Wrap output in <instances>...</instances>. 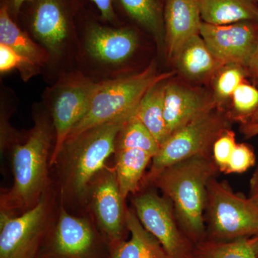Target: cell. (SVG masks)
Here are the masks:
<instances>
[{"label": "cell", "mask_w": 258, "mask_h": 258, "mask_svg": "<svg viewBox=\"0 0 258 258\" xmlns=\"http://www.w3.org/2000/svg\"><path fill=\"white\" fill-rule=\"evenodd\" d=\"M218 172L212 156H204L171 164L151 179L170 200L181 230L195 244L207 238L208 185Z\"/></svg>", "instance_id": "6da1fadb"}, {"label": "cell", "mask_w": 258, "mask_h": 258, "mask_svg": "<svg viewBox=\"0 0 258 258\" xmlns=\"http://www.w3.org/2000/svg\"><path fill=\"white\" fill-rule=\"evenodd\" d=\"M172 75V72L158 74L155 64L152 63L139 74L100 83L88 113L71 131L66 143L88 129L135 111L149 89Z\"/></svg>", "instance_id": "7a4b0ae2"}, {"label": "cell", "mask_w": 258, "mask_h": 258, "mask_svg": "<svg viewBox=\"0 0 258 258\" xmlns=\"http://www.w3.org/2000/svg\"><path fill=\"white\" fill-rule=\"evenodd\" d=\"M205 219L207 237L210 240L231 241L258 237L257 205L216 177L208 185Z\"/></svg>", "instance_id": "3957f363"}, {"label": "cell", "mask_w": 258, "mask_h": 258, "mask_svg": "<svg viewBox=\"0 0 258 258\" xmlns=\"http://www.w3.org/2000/svg\"><path fill=\"white\" fill-rule=\"evenodd\" d=\"M136 111L88 129L64 144L62 152H67L68 172L75 192L84 193L88 183L115 152L117 137Z\"/></svg>", "instance_id": "277c9868"}, {"label": "cell", "mask_w": 258, "mask_h": 258, "mask_svg": "<svg viewBox=\"0 0 258 258\" xmlns=\"http://www.w3.org/2000/svg\"><path fill=\"white\" fill-rule=\"evenodd\" d=\"M214 110L178 129L161 144L152 161L150 179L164 168L179 161L195 157L212 156L214 144L230 129V120L227 117Z\"/></svg>", "instance_id": "5b68a950"}, {"label": "cell", "mask_w": 258, "mask_h": 258, "mask_svg": "<svg viewBox=\"0 0 258 258\" xmlns=\"http://www.w3.org/2000/svg\"><path fill=\"white\" fill-rule=\"evenodd\" d=\"M52 136L46 123H37L27 142L15 146L13 164L14 185L8 198L16 207L35 205L45 187Z\"/></svg>", "instance_id": "8992f818"}, {"label": "cell", "mask_w": 258, "mask_h": 258, "mask_svg": "<svg viewBox=\"0 0 258 258\" xmlns=\"http://www.w3.org/2000/svg\"><path fill=\"white\" fill-rule=\"evenodd\" d=\"M100 83L81 74L68 75L52 91V115L55 130V147L50 164H55L63 150L73 128L88 113Z\"/></svg>", "instance_id": "52a82bcc"}, {"label": "cell", "mask_w": 258, "mask_h": 258, "mask_svg": "<svg viewBox=\"0 0 258 258\" xmlns=\"http://www.w3.org/2000/svg\"><path fill=\"white\" fill-rule=\"evenodd\" d=\"M139 221L158 241L166 258H193V242L185 235L172 203L164 196L149 191L133 200Z\"/></svg>", "instance_id": "ba28073f"}, {"label": "cell", "mask_w": 258, "mask_h": 258, "mask_svg": "<svg viewBox=\"0 0 258 258\" xmlns=\"http://www.w3.org/2000/svg\"><path fill=\"white\" fill-rule=\"evenodd\" d=\"M200 35L222 67L238 66L247 69L257 46L258 22L221 25L203 23Z\"/></svg>", "instance_id": "9c48e42d"}, {"label": "cell", "mask_w": 258, "mask_h": 258, "mask_svg": "<svg viewBox=\"0 0 258 258\" xmlns=\"http://www.w3.org/2000/svg\"><path fill=\"white\" fill-rule=\"evenodd\" d=\"M46 203L40 198L18 217L1 212L0 258H34L39 247L46 216Z\"/></svg>", "instance_id": "30bf717a"}, {"label": "cell", "mask_w": 258, "mask_h": 258, "mask_svg": "<svg viewBox=\"0 0 258 258\" xmlns=\"http://www.w3.org/2000/svg\"><path fill=\"white\" fill-rule=\"evenodd\" d=\"M139 38L130 29H114L93 25L88 29L85 47L93 60L108 66L128 60L137 50Z\"/></svg>", "instance_id": "8fae6325"}, {"label": "cell", "mask_w": 258, "mask_h": 258, "mask_svg": "<svg viewBox=\"0 0 258 258\" xmlns=\"http://www.w3.org/2000/svg\"><path fill=\"white\" fill-rule=\"evenodd\" d=\"M31 30L49 54L61 55L70 37L69 18L62 0H36Z\"/></svg>", "instance_id": "7c38bea8"}, {"label": "cell", "mask_w": 258, "mask_h": 258, "mask_svg": "<svg viewBox=\"0 0 258 258\" xmlns=\"http://www.w3.org/2000/svg\"><path fill=\"white\" fill-rule=\"evenodd\" d=\"M215 99L174 81H167L164 95V118L169 137L204 113L215 109Z\"/></svg>", "instance_id": "4fadbf2b"}, {"label": "cell", "mask_w": 258, "mask_h": 258, "mask_svg": "<svg viewBox=\"0 0 258 258\" xmlns=\"http://www.w3.org/2000/svg\"><path fill=\"white\" fill-rule=\"evenodd\" d=\"M115 172L108 173L93 190V203L95 213L103 232L113 245L121 242L125 212Z\"/></svg>", "instance_id": "5bb4252c"}, {"label": "cell", "mask_w": 258, "mask_h": 258, "mask_svg": "<svg viewBox=\"0 0 258 258\" xmlns=\"http://www.w3.org/2000/svg\"><path fill=\"white\" fill-rule=\"evenodd\" d=\"M164 21L168 55L174 59L186 42L200 35L203 22L198 0H166Z\"/></svg>", "instance_id": "9a60e30c"}, {"label": "cell", "mask_w": 258, "mask_h": 258, "mask_svg": "<svg viewBox=\"0 0 258 258\" xmlns=\"http://www.w3.org/2000/svg\"><path fill=\"white\" fill-rule=\"evenodd\" d=\"M95 236L86 220L71 216L63 208L52 237V250L57 258H85L92 250Z\"/></svg>", "instance_id": "2e32d148"}, {"label": "cell", "mask_w": 258, "mask_h": 258, "mask_svg": "<svg viewBox=\"0 0 258 258\" xmlns=\"http://www.w3.org/2000/svg\"><path fill=\"white\" fill-rule=\"evenodd\" d=\"M174 60L179 72L191 80L205 79L220 68H223L200 35L193 37L186 42Z\"/></svg>", "instance_id": "e0dca14e"}, {"label": "cell", "mask_w": 258, "mask_h": 258, "mask_svg": "<svg viewBox=\"0 0 258 258\" xmlns=\"http://www.w3.org/2000/svg\"><path fill=\"white\" fill-rule=\"evenodd\" d=\"M198 3L203 23L221 25L258 22L255 0H198Z\"/></svg>", "instance_id": "ac0fdd59"}, {"label": "cell", "mask_w": 258, "mask_h": 258, "mask_svg": "<svg viewBox=\"0 0 258 258\" xmlns=\"http://www.w3.org/2000/svg\"><path fill=\"white\" fill-rule=\"evenodd\" d=\"M0 43L10 47L37 68L46 62L50 57L47 50L32 41L15 23L6 5L0 10Z\"/></svg>", "instance_id": "d6986e66"}, {"label": "cell", "mask_w": 258, "mask_h": 258, "mask_svg": "<svg viewBox=\"0 0 258 258\" xmlns=\"http://www.w3.org/2000/svg\"><path fill=\"white\" fill-rule=\"evenodd\" d=\"M166 81L153 86L139 103L136 118L140 120L161 145L169 137L164 118V95Z\"/></svg>", "instance_id": "ffe728a7"}, {"label": "cell", "mask_w": 258, "mask_h": 258, "mask_svg": "<svg viewBox=\"0 0 258 258\" xmlns=\"http://www.w3.org/2000/svg\"><path fill=\"white\" fill-rule=\"evenodd\" d=\"M115 175L123 199L139 189V183L153 156L140 149L115 151Z\"/></svg>", "instance_id": "44dd1931"}, {"label": "cell", "mask_w": 258, "mask_h": 258, "mask_svg": "<svg viewBox=\"0 0 258 258\" xmlns=\"http://www.w3.org/2000/svg\"><path fill=\"white\" fill-rule=\"evenodd\" d=\"M125 225L132 234L127 242L115 246L112 258H143L147 251H152L158 258H166L158 241L139 221L136 213L131 210L125 212Z\"/></svg>", "instance_id": "7402d4cb"}, {"label": "cell", "mask_w": 258, "mask_h": 258, "mask_svg": "<svg viewBox=\"0 0 258 258\" xmlns=\"http://www.w3.org/2000/svg\"><path fill=\"white\" fill-rule=\"evenodd\" d=\"M127 14L147 30L159 45L165 39L164 11L159 0H119Z\"/></svg>", "instance_id": "603a6c76"}, {"label": "cell", "mask_w": 258, "mask_h": 258, "mask_svg": "<svg viewBox=\"0 0 258 258\" xmlns=\"http://www.w3.org/2000/svg\"><path fill=\"white\" fill-rule=\"evenodd\" d=\"M193 258H257L249 239L205 240L195 244Z\"/></svg>", "instance_id": "cb8c5ba5"}, {"label": "cell", "mask_w": 258, "mask_h": 258, "mask_svg": "<svg viewBox=\"0 0 258 258\" xmlns=\"http://www.w3.org/2000/svg\"><path fill=\"white\" fill-rule=\"evenodd\" d=\"M159 147L157 139L134 115L120 131L115 143V151L140 149L154 157L159 152Z\"/></svg>", "instance_id": "d4e9b609"}, {"label": "cell", "mask_w": 258, "mask_h": 258, "mask_svg": "<svg viewBox=\"0 0 258 258\" xmlns=\"http://www.w3.org/2000/svg\"><path fill=\"white\" fill-rule=\"evenodd\" d=\"M236 120L244 123L258 108V88L242 83L232 96Z\"/></svg>", "instance_id": "484cf974"}, {"label": "cell", "mask_w": 258, "mask_h": 258, "mask_svg": "<svg viewBox=\"0 0 258 258\" xmlns=\"http://www.w3.org/2000/svg\"><path fill=\"white\" fill-rule=\"evenodd\" d=\"M215 83V101L221 102L232 96L237 87L243 83L245 72L238 66H225Z\"/></svg>", "instance_id": "4316f807"}, {"label": "cell", "mask_w": 258, "mask_h": 258, "mask_svg": "<svg viewBox=\"0 0 258 258\" xmlns=\"http://www.w3.org/2000/svg\"><path fill=\"white\" fill-rule=\"evenodd\" d=\"M20 70L23 78L28 80L37 72L38 68L30 61L24 58L13 49L0 43V71L1 74L9 72L12 70Z\"/></svg>", "instance_id": "83f0119b"}, {"label": "cell", "mask_w": 258, "mask_h": 258, "mask_svg": "<svg viewBox=\"0 0 258 258\" xmlns=\"http://www.w3.org/2000/svg\"><path fill=\"white\" fill-rule=\"evenodd\" d=\"M235 134L230 129L222 134L212 147V158L219 171L227 174V168L236 145Z\"/></svg>", "instance_id": "f1b7e54d"}, {"label": "cell", "mask_w": 258, "mask_h": 258, "mask_svg": "<svg viewBox=\"0 0 258 258\" xmlns=\"http://www.w3.org/2000/svg\"><path fill=\"white\" fill-rule=\"evenodd\" d=\"M252 148L245 144H237L227 168V174H242L255 164Z\"/></svg>", "instance_id": "f546056e"}, {"label": "cell", "mask_w": 258, "mask_h": 258, "mask_svg": "<svg viewBox=\"0 0 258 258\" xmlns=\"http://www.w3.org/2000/svg\"><path fill=\"white\" fill-rule=\"evenodd\" d=\"M101 13V18L105 20L111 21L114 19L115 13L113 8L114 0H92Z\"/></svg>", "instance_id": "4dcf8cb0"}, {"label": "cell", "mask_w": 258, "mask_h": 258, "mask_svg": "<svg viewBox=\"0 0 258 258\" xmlns=\"http://www.w3.org/2000/svg\"><path fill=\"white\" fill-rule=\"evenodd\" d=\"M248 198L258 206V162L255 170L249 180Z\"/></svg>", "instance_id": "1f68e13d"}, {"label": "cell", "mask_w": 258, "mask_h": 258, "mask_svg": "<svg viewBox=\"0 0 258 258\" xmlns=\"http://www.w3.org/2000/svg\"><path fill=\"white\" fill-rule=\"evenodd\" d=\"M247 72L250 75L252 79H253L254 82L258 86V42L257 48L254 52L250 62H249L247 69Z\"/></svg>", "instance_id": "d6a6232c"}, {"label": "cell", "mask_w": 258, "mask_h": 258, "mask_svg": "<svg viewBox=\"0 0 258 258\" xmlns=\"http://www.w3.org/2000/svg\"><path fill=\"white\" fill-rule=\"evenodd\" d=\"M240 132L247 139L258 136V123H242Z\"/></svg>", "instance_id": "836d02e7"}, {"label": "cell", "mask_w": 258, "mask_h": 258, "mask_svg": "<svg viewBox=\"0 0 258 258\" xmlns=\"http://www.w3.org/2000/svg\"><path fill=\"white\" fill-rule=\"evenodd\" d=\"M28 1H30V0H10L12 10L14 13H18L24 3Z\"/></svg>", "instance_id": "e575fe53"}, {"label": "cell", "mask_w": 258, "mask_h": 258, "mask_svg": "<svg viewBox=\"0 0 258 258\" xmlns=\"http://www.w3.org/2000/svg\"><path fill=\"white\" fill-rule=\"evenodd\" d=\"M249 241H250V243L252 244V248L254 249L256 257L258 258V237L250 238L249 239Z\"/></svg>", "instance_id": "d590c367"}, {"label": "cell", "mask_w": 258, "mask_h": 258, "mask_svg": "<svg viewBox=\"0 0 258 258\" xmlns=\"http://www.w3.org/2000/svg\"><path fill=\"white\" fill-rule=\"evenodd\" d=\"M258 123V108L244 123Z\"/></svg>", "instance_id": "8d00e7d4"}, {"label": "cell", "mask_w": 258, "mask_h": 258, "mask_svg": "<svg viewBox=\"0 0 258 258\" xmlns=\"http://www.w3.org/2000/svg\"><path fill=\"white\" fill-rule=\"evenodd\" d=\"M143 258H158L157 256L155 255L152 251L148 250L147 252L144 253Z\"/></svg>", "instance_id": "74e56055"}, {"label": "cell", "mask_w": 258, "mask_h": 258, "mask_svg": "<svg viewBox=\"0 0 258 258\" xmlns=\"http://www.w3.org/2000/svg\"><path fill=\"white\" fill-rule=\"evenodd\" d=\"M255 1L258 3V0H255Z\"/></svg>", "instance_id": "f35d334b"}]
</instances>
